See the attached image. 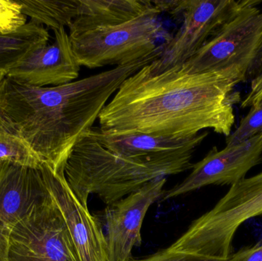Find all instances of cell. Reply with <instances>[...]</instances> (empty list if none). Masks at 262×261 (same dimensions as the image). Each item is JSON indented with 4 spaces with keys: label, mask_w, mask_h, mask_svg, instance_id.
<instances>
[{
    "label": "cell",
    "mask_w": 262,
    "mask_h": 261,
    "mask_svg": "<svg viewBox=\"0 0 262 261\" xmlns=\"http://www.w3.org/2000/svg\"><path fill=\"white\" fill-rule=\"evenodd\" d=\"M232 70L189 73L183 65L151 74L146 65L120 86L100 113V130L173 137L195 136L211 129L226 137L241 102Z\"/></svg>",
    "instance_id": "6da1fadb"
},
{
    "label": "cell",
    "mask_w": 262,
    "mask_h": 261,
    "mask_svg": "<svg viewBox=\"0 0 262 261\" xmlns=\"http://www.w3.org/2000/svg\"><path fill=\"white\" fill-rule=\"evenodd\" d=\"M162 51L160 45L138 61L57 87H33L5 76L0 82V125L54 172H64L72 149L93 128L112 95Z\"/></svg>",
    "instance_id": "7a4b0ae2"
},
{
    "label": "cell",
    "mask_w": 262,
    "mask_h": 261,
    "mask_svg": "<svg viewBox=\"0 0 262 261\" xmlns=\"http://www.w3.org/2000/svg\"><path fill=\"white\" fill-rule=\"evenodd\" d=\"M192 155L164 159L124 157L104 147L92 128L72 149L64 174L83 206L89 208V198L92 194L108 206L152 181L192 170Z\"/></svg>",
    "instance_id": "3957f363"
},
{
    "label": "cell",
    "mask_w": 262,
    "mask_h": 261,
    "mask_svg": "<svg viewBox=\"0 0 262 261\" xmlns=\"http://www.w3.org/2000/svg\"><path fill=\"white\" fill-rule=\"evenodd\" d=\"M262 216V171L231 185L215 206L192 222L170 248L229 258L234 238L249 219Z\"/></svg>",
    "instance_id": "277c9868"
},
{
    "label": "cell",
    "mask_w": 262,
    "mask_h": 261,
    "mask_svg": "<svg viewBox=\"0 0 262 261\" xmlns=\"http://www.w3.org/2000/svg\"><path fill=\"white\" fill-rule=\"evenodd\" d=\"M260 0L242 9L195 55L182 64L189 73L232 70L241 83L262 72V9Z\"/></svg>",
    "instance_id": "5b68a950"
},
{
    "label": "cell",
    "mask_w": 262,
    "mask_h": 261,
    "mask_svg": "<svg viewBox=\"0 0 262 261\" xmlns=\"http://www.w3.org/2000/svg\"><path fill=\"white\" fill-rule=\"evenodd\" d=\"M156 6L140 16L115 26L69 34L74 54L80 65L98 68L123 66L154 53L163 32Z\"/></svg>",
    "instance_id": "8992f818"
},
{
    "label": "cell",
    "mask_w": 262,
    "mask_h": 261,
    "mask_svg": "<svg viewBox=\"0 0 262 261\" xmlns=\"http://www.w3.org/2000/svg\"><path fill=\"white\" fill-rule=\"evenodd\" d=\"M251 3L252 0L159 1L162 12L181 13L183 23L163 44L160 56L146 64V69L151 74H159L184 64Z\"/></svg>",
    "instance_id": "52a82bcc"
},
{
    "label": "cell",
    "mask_w": 262,
    "mask_h": 261,
    "mask_svg": "<svg viewBox=\"0 0 262 261\" xmlns=\"http://www.w3.org/2000/svg\"><path fill=\"white\" fill-rule=\"evenodd\" d=\"M7 261H81L52 196L14 228Z\"/></svg>",
    "instance_id": "ba28073f"
},
{
    "label": "cell",
    "mask_w": 262,
    "mask_h": 261,
    "mask_svg": "<svg viewBox=\"0 0 262 261\" xmlns=\"http://www.w3.org/2000/svg\"><path fill=\"white\" fill-rule=\"evenodd\" d=\"M262 162V133L244 142L213 147L200 162L193 164L190 174L180 183L165 191L163 201L188 194L208 185H232L246 177Z\"/></svg>",
    "instance_id": "9c48e42d"
},
{
    "label": "cell",
    "mask_w": 262,
    "mask_h": 261,
    "mask_svg": "<svg viewBox=\"0 0 262 261\" xmlns=\"http://www.w3.org/2000/svg\"><path fill=\"white\" fill-rule=\"evenodd\" d=\"M51 193L41 167L0 165V261H7L11 234L18 222L47 202Z\"/></svg>",
    "instance_id": "30bf717a"
},
{
    "label": "cell",
    "mask_w": 262,
    "mask_h": 261,
    "mask_svg": "<svg viewBox=\"0 0 262 261\" xmlns=\"http://www.w3.org/2000/svg\"><path fill=\"white\" fill-rule=\"evenodd\" d=\"M166 182V178L156 179L106 207L104 217L110 261H130L134 247L141 246L145 216L151 205L163 198Z\"/></svg>",
    "instance_id": "8fae6325"
},
{
    "label": "cell",
    "mask_w": 262,
    "mask_h": 261,
    "mask_svg": "<svg viewBox=\"0 0 262 261\" xmlns=\"http://www.w3.org/2000/svg\"><path fill=\"white\" fill-rule=\"evenodd\" d=\"M41 170L49 192L62 214L81 261H110L107 239L98 219L83 206L66 182L43 163Z\"/></svg>",
    "instance_id": "7c38bea8"
},
{
    "label": "cell",
    "mask_w": 262,
    "mask_h": 261,
    "mask_svg": "<svg viewBox=\"0 0 262 261\" xmlns=\"http://www.w3.org/2000/svg\"><path fill=\"white\" fill-rule=\"evenodd\" d=\"M54 31V41L29 53L6 76L33 87H57L75 81L80 65L66 28Z\"/></svg>",
    "instance_id": "4fadbf2b"
},
{
    "label": "cell",
    "mask_w": 262,
    "mask_h": 261,
    "mask_svg": "<svg viewBox=\"0 0 262 261\" xmlns=\"http://www.w3.org/2000/svg\"><path fill=\"white\" fill-rule=\"evenodd\" d=\"M97 139L107 150L128 158L164 159L193 154L209 133L189 137H173L146 133H112L93 128Z\"/></svg>",
    "instance_id": "5bb4252c"
},
{
    "label": "cell",
    "mask_w": 262,
    "mask_h": 261,
    "mask_svg": "<svg viewBox=\"0 0 262 261\" xmlns=\"http://www.w3.org/2000/svg\"><path fill=\"white\" fill-rule=\"evenodd\" d=\"M149 0H79L69 34L121 24L154 7Z\"/></svg>",
    "instance_id": "9a60e30c"
},
{
    "label": "cell",
    "mask_w": 262,
    "mask_h": 261,
    "mask_svg": "<svg viewBox=\"0 0 262 261\" xmlns=\"http://www.w3.org/2000/svg\"><path fill=\"white\" fill-rule=\"evenodd\" d=\"M46 28L29 21L13 33L0 34V70L7 72L29 53L49 44Z\"/></svg>",
    "instance_id": "2e32d148"
},
{
    "label": "cell",
    "mask_w": 262,
    "mask_h": 261,
    "mask_svg": "<svg viewBox=\"0 0 262 261\" xmlns=\"http://www.w3.org/2000/svg\"><path fill=\"white\" fill-rule=\"evenodd\" d=\"M30 21L52 30L69 27L75 18L79 0H16Z\"/></svg>",
    "instance_id": "e0dca14e"
},
{
    "label": "cell",
    "mask_w": 262,
    "mask_h": 261,
    "mask_svg": "<svg viewBox=\"0 0 262 261\" xmlns=\"http://www.w3.org/2000/svg\"><path fill=\"white\" fill-rule=\"evenodd\" d=\"M0 162H7L29 168L42 165L38 155L23 139L0 125Z\"/></svg>",
    "instance_id": "ac0fdd59"
},
{
    "label": "cell",
    "mask_w": 262,
    "mask_h": 261,
    "mask_svg": "<svg viewBox=\"0 0 262 261\" xmlns=\"http://www.w3.org/2000/svg\"><path fill=\"white\" fill-rule=\"evenodd\" d=\"M262 133V99L251 107L250 111L240 121L238 128L226 139V146L244 142Z\"/></svg>",
    "instance_id": "d6986e66"
},
{
    "label": "cell",
    "mask_w": 262,
    "mask_h": 261,
    "mask_svg": "<svg viewBox=\"0 0 262 261\" xmlns=\"http://www.w3.org/2000/svg\"><path fill=\"white\" fill-rule=\"evenodd\" d=\"M27 22V17L16 0H0V34L13 33Z\"/></svg>",
    "instance_id": "ffe728a7"
},
{
    "label": "cell",
    "mask_w": 262,
    "mask_h": 261,
    "mask_svg": "<svg viewBox=\"0 0 262 261\" xmlns=\"http://www.w3.org/2000/svg\"><path fill=\"white\" fill-rule=\"evenodd\" d=\"M229 258L211 257L189 251H177L168 247L155 254L142 258H132L130 261H228Z\"/></svg>",
    "instance_id": "44dd1931"
},
{
    "label": "cell",
    "mask_w": 262,
    "mask_h": 261,
    "mask_svg": "<svg viewBox=\"0 0 262 261\" xmlns=\"http://www.w3.org/2000/svg\"><path fill=\"white\" fill-rule=\"evenodd\" d=\"M262 99V72L251 83V90L246 98L242 101L241 108L252 107Z\"/></svg>",
    "instance_id": "7402d4cb"
},
{
    "label": "cell",
    "mask_w": 262,
    "mask_h": 261,
    "mask_svg": "<svg viewBox=\"0 0 262 261\" xmlns=\"http://www.w3.org/2000/svg\"><path fill=\"white\" fill-rule=\"evenodd\" d=\"M228 261H262V244L242 248L231 254Z\"/></svg>",
    "instance_id": "603a6c76"
},
{
    "label": "cell",
    "mask_w": 262,
    "mask_h": 261,
    "mask_svg": "<svg viewBox=\"0 0 262 261\" xmlns=\"http://www.w3.org/2000/svg\"><path fill=\"white\" fill-rule=\"evenodd\" d=\"M6 72H4V70H0V82H1L2 80L3 79V78H5V76H6Z\"/></svg>",
    "instance_id": "cb8c5ba5"
},
{
    "label": "cell",
    "mask_w": 262,
    "mask_h": 261,
    "mask_svg": "<svg viewBox=\"0 0 262 261\" xmlns=\"http://www.w3.org/2000/svg\"><path fill=\"white\" fill-rule=\"evenodd\" d=\"M2 162H0V165H1Z\"/></svg>",
    "instance_id": "d4e9b609"
}]
</instances>
